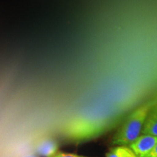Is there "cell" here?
Here are the masks:
<instances>
[{
	"label": "cell",
	"instance_id": "obj_3",
	"mask_svg": "<svg viewBox=\"0 0 157 157\" xmlns=\"http://www.w3.org/2000/svg\"><path fill=\"white\" fill-rule=\"evenodd\" d=\"M141 134L157 137V102L147 115Z\"/></svg>",
	"mask_w": 157,
	"mask_h": 157
},
{
	"label": "cell",
	"instance_id": "obj_4",
	"mask_svg": "<svg viewBox=\"0 0 157 157\" xmlns=\"http://www.w3.org/2000/svg\"><path fill=\"white\" fill-rule=\"evenodd\" d=\"M36 152L43 157H51L58 152V146L54 141L44 140L38 145Z\"/></svg>",
	"mask_w": 157,
	"mask_h": 157
},
{
	"label": "cell",
	"instance_id": "obj_6",
	"mask_svg": "<svg viewBox=\"0 0 157 157\" xmlns=\"http://www.w3.org/2000/svg\"><path fill=\"white\" fill-rule=\"evenodd\" d=\"M51 157H87L84 156H80V155L74 154H67V153H63L58 151L53 156Z\"/></svg>",
	"mask_w": 157,
	"mask_h": 157
},
{
	"label": "cell",
	"instance_id": "obj_7",
	"mask_svg": "<svg viewBox=\"0 0 157 157\" xmlns=\"http://www.w3.org/2000/svg\"><path fill=\"white\" fill-rule=\"evenodd\" d=\"M144 157H157V143L156 144V146L154 147V148L149 152V154H147Z\"/></svg>",
	"mask_w": 157,
	"mask_h": 157
},
{
	"label": "cell",
	"instance_id": "obj_1",
	"mask_svg": "<svg viewBox=\"0 0 157 157\" xmlns=\"http://www.w3.org/2000/svg\"><path fill=\"white\" fill-rule=\"evenodd\" d=\"M157 100L148 101L135 110L118 129L113 137L112 144L129 146L140 136L147 115Z\"/></svg>",
	"mask_w": 157,
	"mask_h": 157
},
{
	"label": "cell",
	"instance_id": "obj_2",
	"mask_svg": "<svg viewBox=\"0 0 157 157\" xmlns=\"http://www.w3.org/2000/svg\"><path fill=\"white\" fill-rule=\"evenodd\" d=\"M157 143V137L141 134L129 145L137 157H144L154 148Z\"/></svg>",
	"mask_w": 157,
	"mask_h": 157
},
{
	"label": "cell",
	"instance_id": "obj_8",
	"mask_svg": "<svg viewBox=\"0 0 157 157\" xmlns=\"http://www.w3.org/2000/svg\"><path fill=\"white\" fill-rule=\"evenodd\" d=\"M25 157H36V156H25Z\"/></svg>",
	"mask_w": 157,
	"mask_h": 157
},
{
	"label": "cell",
	"instance_id": "obj_5",
	"mask_svg": "<svg viewBox=\"0 0 157 157\" xmlns=\"http://www.w3.org/2000/svg\"><path fill=\"white\" fill-rule=\"evenodd\" d=\"M106 157H137L133 151L126 146H117L111 148Z\"/></svg>",
	"mask_w": 157,
	"mask_h": 157
}]
</instances>
